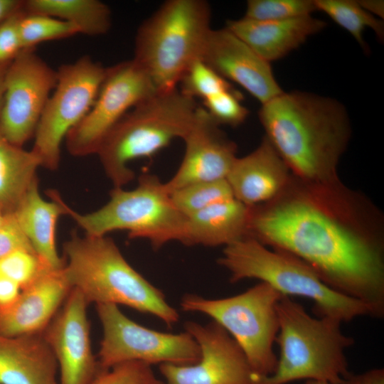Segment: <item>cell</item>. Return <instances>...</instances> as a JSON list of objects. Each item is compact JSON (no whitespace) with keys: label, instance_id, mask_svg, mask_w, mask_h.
I'll return each instance as SVG.
<instances>
[{"label":"cell","instance_id":"cell-36","mask_svg":"<svg viewBox=\"0 0 384 384\" xmlns=\"http://www.w3.org/2000/svg\"><path fill=\"white\" fill-rule=\"evenodd\" d=\"M22 287L16 282L0 274V310L11 306L18 298Z\"/></svg>","mask_w":384,"mask_h":384},{"label":"cell","instance_id":"cell-16","mask_svg":"<svg viewBox=\"0 0 384 384\" xmlns=\"http://www.w3.org/2000/svg\"><path fill=\"white\" fill-rule=\"evenodd\" d=\"M200 59L226 80L240 85L261 105L283 92L270 63L225 27L211 28Z\"/></svg>","mask_w":384,"mask_h":384},{"label":"cell","instance_id":"cell-4","mask_svg":"<svg viewBox=\"0 0 384 384\" xmlns=\"http://www.w3.org/2000/svg\"><path fill=\"white\" fill-rule=\"evenodd\" d=\"M195 99L178 88L157 91L130 110L101 144L98 155L114 187H122L134 178L129 164L151 158L189 131L197 109Z\"/></svg>","mask_w":384,"mask_h":384},{"label":"cell","instance_id":"cell-34","mask_svg":"<svg viewBox=\"0 0 384 384\" xmlns=\"http://www.w3.org/2000/svg\"><path fill=\"white\" fill-rule=\"evenodd\" d=\"M23 9L0 25V65H8L23 50L18 31V22Z\"/></svg>","mask_w":384,"mask_h":384},{"label":"cell","instance_id":"cell-35","mask_svg":"<svg viewBox=\"0 0 384 384\" xmlns=\"http://www.w3.org/2000/svg\"><path fill=\"white\" fill-rule=\"evenodd\" d=\"M18 249L34 250L14 214L6 213L0 228V260Z\"/></svg>","mask_w":384,"mask_h":384},{"label":"cell","instance_id":"cell-3","mask_svg":"<svg viewBox=\"0 0 384 384\" xmlns=\"http://www.w3.org/2000/svg\"><path fill=\"white\" fill-rule=\"evenodd\" d=\"M66 277L89 304L124 305L149 314L171 327L179 314L164 294L127 261L114 241L73 232L63 244Z\"/></svg>","mask_w":384,"mask_h":384},{"label":"cell","instance_id":"cell-17","mask_svg":"<svg viewBox=\"0 0 384 384\" xmlns=\"http://www.w3.org/2000/svg\"><path fill=\"white\" fill-rule=\"evenodd\" d=\"M183 140V159L175 174L165 182L170 193L193 183L226 179L238 157L237 144L203 107H198Z\"/></svg>","mask_w":384,"mask_h":384},{"label":"cell","instance_id":"cell-22","mask_svg":"<svg viewBox=\"0 0 384 384\" xmlns=\"http://www.w3.org/2000/svg\"><path fill=\"white\" fill-rule=\"evenodd\" d=\"M47 194L49 201L41 197L36 178L12 213L41 259L52 269H61L64 260L57 250L56 226L63 211L51 190Z\"/></svg>","mask_w":384,"mask_h":384},{"label":"cell","instance_id":"cell-39","mask_svg":"<svg viewBox=\"0 0 384 384\" xmlns=\"http://www.w3.org/2000/svg\"><path fill=\"white\" fill-rule=\"evenodd\" d=\"M361 6L366 11L380 19L384 17V1L380 0L358 1Z\"/></svg>","mask_w":384,"mask_h":384},{"label":"cell","instance_id":"cell-19","mask_svg":"<svg viewBox=\"0 0 384 384\" xmlns=\"http://www.w3.org/2000/svg\"><path fill=\"white\" fill-rule=\"evenodd\" d=\"M291 176L288 166L264 136L255 150L235 159L226 180L234 197L252 207L275 198Z\"/></svg>","mask_w":384,"mask_h":384},{"label":"cell","instance_id":"cell-23","mask_svg":"<svg viewBox=\"0 0 384 384\" xmlns=\"http://www.w3.org/2000/svg\"><path fill=\"white\" fill-rule=\"evenodd\" d=\"M250 207L235 198L186 217L182 244L225 247L247 237Z\"/></svg>","mask_w":384,"mask_h":384},{"label":"cell","instance_id":"cell-24","mask_svg":"<svg viewBox=\"0 0 384 384\" xmlns=\"http://www.w3.org/2000/svg\"><path fill=\"white\" fill-rule=\"evenodd\" d=\"M41 166L32 151L13 144L0 133V208L5 213H13L37 178Z\"/></svg>","mask_w":384,"mask_h":384},{"label":"cell","instance_id":"cell-1","mask_svg":"<svg viewBox=\"0 0 384 384\" xmlns=\"http://www.w3.org/2000/svg\"><path fill=\"white\" fill-rule=\"evenodd\" d=\"M247 237L305 262L329 287L384 314V219L363 193L339 179L292 174L273 200L250 207Z\"/></svg>","mask_w":384,"mask_h":384},{"label":"cell","instance_id":"cell-41","mask_svg":"<svg viewBox=\"0 0 384 384\" xmlns=\"http://www.w3.org/2000/svg\"><path fill=\"white\" fill-rule=\"evenodd\" d=\"M305 384H331L325 381H319V380H306Z\"/></svg>","mask_w":384,"mask_h":384},{"label":"cell","instance_id":"cell-8","mask_svg":"<svg viewBox=\"0 0 384 384\" xmlns=\"http://www.w3.org/2000/svg\"><path fill=\"white\" fill-rule=\"evenodd\" d=\"M63 215L69 216L89 236H105L126 230L129 238L147 240L154 250L171 241L182 242L186 217L174 206L165 183L153 174H143L136 188L114 187L110 200L100 208L80 213L53 190Z\"/></svg>","mask_w":384,"mask_h":384},{"label":"cell","instance_id":"cell-33","mask_svg":"<svg viewBox=\"0 0 384 384\" xmlns=\"http://www.w3.org/2000/svg\"><path fill=\"white\" fill-rule=\"evenodd\" d=\"M90 384H164L151 366L141 361L119 363L102 370Z\"/></svg>","mask_w":384,"mask_h":384},{"label":"cell","instance_id":"cell-7","mask_svg":"<svg viewBox=\"0 0 384 384\" xmlns=\"http://www.w3.org/2000/svg\"><path fill=\"white\" fill-rule=\"evenodd\" d=\"M211 9L205 0H168L139 26L133 59L158 91L177 87L199 59L211 30Z\"/></svg>","mask_w":384,"mask_h":384},{"label":"cell","instance_id":"cell-26","mask_svg":"<svg viewBox=\"0 0 384 384\" xmlns=\"http://www.w3.org/2000/svg\"><path fill=\"white\" fill-rule=\"evenodd\" d=\"M316 11L326 14L334 22L347 31L363 50L369 52L363 33L370 28L381 41L384 38L383 21L373 16L354 0H314Z\"/></svg>","mask_w":384,"mask_h":384},{"label":"cell","instance_id":"cell-31","mask_svg":"<svg viewBox=\"0 0 384 384\" xmlns=\"http://www.w3.org/2000/svg\"><path fill=\"white\" fill-rule=\"evenodd\" d=\"M48 268L34 250L28 249L16 250L0 260V274L16 282L22 289Z\"/></svg>","mask_w":384,"mask_h":384},{"label":"cell","instance_id":"cell-20","mask_svg":"<svg viewBox=\"0 0 384 384\" xmlns=\"http://www.w3.org/2000/svg\"><path fill=\"white\" fill-rule=\"evenodd\" d=\"M326 26L321 19L306 15L277 21H255L243 17L228 20L225 27L270 63L300 47Z\"/></svg>","mask_w":384,"mask_h":384},{"label":"cell","instance_id":"cell-15","mask_svg":"<svg viewBox=\"0 0 384 384\" xmlns=\"http://www.w3.org/2000/svg\"><path fill=\"white\" fill-rule=\"evenodd\" d=\"M89 304L78 289L72 288L43 331L58 363L59 384H90L102 370L92 350Z\"/></svg>","mask_w":384,"mask_h":384},{"label":"cell","instance_id":"cell-29","mask_svg":"<svg viewBox=\"0 0 384 384\" xmlns=\"http://www.w3.org/2000/svg\"><path fill=\"white\" fill-rule=\"evenodd\" d=\"M179 89L184 95L203 100L219 92L233 89L229 81L222 78L200 58L196 60L183 75Z\"/></svg>","mask_w":384,"mask_h":384},{"label":"cell","instance_id":"cell-13","mask_svg":"<svg viewBox=\"0 0 384 384\" xmlns=\"http://www.w3.org/2000/svg\"><path fill=\"white\" fill-rule=\"evenodd\" d=\"M57 83L53 69L35 49H23L7 65L0 112V133L23 147L34 136L45 106Z\"/></svg>","mask_w":384,"mask_h":384},{"label":"cell","instance_id":"cell-10","mask_svg":"<svg viewBox=\"0 0 384 384\" xmlns=\"http://www.w3.org/2000/svg\"><path fill=\"white\" fill-rule=\"evenodd\" d=\"M105 71L88 55L58 68L57 83L38 124L31 149L41 166L51 171L59 167L62 143L92 107Z\"/></svg>","mask_w":384,"mask_h":384},{"label":"cell","instance_id":"cell-9","mask_svg":"<svg viewBox=\"0 0 384 384\" xmlns=\"http://www.w3.org/2000/svg\"><path fill=\"white\" fill-rule=\"evenodd\" d=\"M282 295L267 283H260L235 296L206 299L186 294L181 309L204 314L222 326L244 352L260 375H272L278 357L273 350L279 331L277 305Z\"/></svg>","mask_w":384,"mask_h":384},{"label":"cell","instance_id":"cell-40","mask_svg":"<svg viewBox=\"0 0 384 384\" xmlns=\"http://www.w3.org/2000/svg\"><path fill=\"white\" fill-rule=\"evenodd\" d=\"M8 65H0V112H1V106H2L3 97H4V75H5L6 69Z\"/></svg>","mask_w":384,"mask_h":384},{"label":"cell","instance_id":"cell-38","mask_svg":"<svg viewBox=\"0 0 384 384\" xmlns=\"http://www.w3.org/2000/svg\"><path fill=\"white\" fill-rule=\"evenodd\" d=\"M23 1L21 0H0V25L6 19L21 11Z\"/></svg>","mask_w":384,"mask_h":384},{"label":"cell","instance_id":"cell-42","mask_svg":"<svg viewBox=\"0 0 384 384\" xmlns=\"http://www.w3.org/2000/svg\"><path fill=\"white\" fill-rule=\"evenodd\" d=\"M6 215V213H5L4 210L0 208V228L5 220Z\"/></svg>","mask_w":384,"mask_h":384},{"label":"cell","instance_id":"cell-21","mask_svg":"<svg viewBox=\"0 0 384 384\" xmlns=\"http://www.w3.org/2000/svg\"><path fill=\"white\" fill-rule=\"evenodd\" d=\"M58 366L43 333L0 335V384H59Z\"/></svg>","mask_w":384,"mask_h":384},{"label":"cell","instance_id":"cell-2","mask_svg":"<svg viewBox=\"0 0 384 384\" xmlns=\"http://www.w3.org/2000/svg\"><path fill=\"white\" fill-rule=\"evenodd\" d=\"M265 136L291 174L304 181L339 180L337 169L351 136L345 107L338 100L303 92H282L262 106Z\"/></svg>","mask_w":384,"mask_h":384},{"label":"cell","instance_id":"cell-12","mask_svg":"<svg viewBox=\"0 0 384 384\" xmlns=\"http://www.w3.org/2000/svg\"><path fill=\"white\" fill-rule=\"evenodd\" d=\"M157 91L150 77L133 58L106 68L92 107L65 139L68 152L75 156L96 154L118 122Z\"/></svg>","mask_w":384,"mask_h":384},{"label":"cell","instance_id":"cell-27","mask_svg":"<svg viewBox=\"0 0 384 384\" xmlns=\"http://www.w3.org/2000/svg\"><path fill=\"white\" fill-rule=\"evenodd\" d=\"M170 193L174 206L186 217L235 198L226 179L193 183Z\"/></svg>","mask_w":384,"mask_h":384},{"label":"cell","instance_id":"cell-32","mask_svg":"<svg viewBox=\"0 0 384 384\" xmlns=\"http://www.w3.org/2000/svg\"><path fill=\"white\" fill-rule=\"evenodd\" d=\"M242 99V95L233 88L204 100L203 108L218 125L235 127L242 124L249 114Z\"/></svg>","mask_w":384,"mask_h":384},{"label":"cell","instance_id":"cell-25","mask_svg":"<svg viewBox=\"0 0 384 384\" xmlns=\"http://www.w3.org/2000/svg\"><path fill=\"white\" fill-rule=\"evenodd\" d=\"M23 9L65 21L90 36L107 33L112 24L110 9L99 0H26Z\"/></svg>","mask_w":384,"mask_h":384},{"label":"cell","instance_id":"cell-11","mask_svg":"<svg viewBox=\"0 0 384 384\" xmlns=\"http://www.w3.org/2000/svg\"><path fill=\"white\" fill-rule=\"evenodd\" d=\"M96 310L103 333L97 357L102 370L127 361L187 366L201 358L198 344L186 331L169 334L144 327L115 304H97Z\"/></svg>","mask_w":384,"mask_h":384},{"label":"cell","instance_id":"cell-14","mask_svg":"<svg viewBox=\"0 0 384 384\" xmlns=\"http://www.w3.org/2000/svg\"><path fill=\"white\" fill-rule=\"evenodd\" d=\"M184 327L198 344L201 358L192 365H159L164 384L262 383L265 377L252 368L240 346L219 324L187 321Z\"/></svg>","mask_w":384,"mask_h":384},{"label":"cell","instance_id":"cell-37","mask_svg":"<svg viewBox=\"0 0 384 384\" xmlns=\"http://www.w3.org/2000/svg\"><path fill=\"white\" fill-rule=\"evenodd\" d=\"M341 384H384V370L373 368L359 374L350 373Z\"/></svg>","mask_w":384,"mask_h":384},{"label":"cell","instance_id":"cell-6","mask_svg":"<svg viewBox=\"0 0 384 384\" xmlns=\"http://www.w3.org/2000/svg\"><path fill=\"white\" fill-rule=\"evenodd\" d=\"M218 263L228 271L232 283L257 279L283 296L308 298L314 302L313 310L318 317L343 323L359 316H372L365 304L327 286L299 257L284 250L270 249L252 238L245 237L225 247Z\"/></svg>","mask_w":384,"mask_h":384},{"label":"cell","instance_id":"cell-30","mask_svg":"<svg viewBox=\"0 0 384 384\" xmlns=\"http://www.w3.org/2000/svg\"><path fill=\"white\" fill-rule=\"evenodd\" d=\"M316 11L314 0H249L244 18L277 21L311 15Z\"/></svg>","mask_w":384,"mask_h":384},{"label":"cell","instance_id":"cell-28","mask_svg":"<svg viewBox=\"0 0 384 384\" xmlns=\"http://www.w3.org/2000/svg\"><path fill=\"white\" fill-rule=\"evenodd\" d=\"M21 43L23 49H35L43 42L70 38L79 33L73 24L48 15L23 13L18 22Z\"/></svg>","mask_w":384,"mask_h":384},{"label":"cell","instance_id":"cell-18","mask_svg":"<svg viewBox=\"0 0 384 384\" xmlns=\"http://www.w3.org/2000/svg\"><path fill=\"white\" fill-rule=\"evenodd\" d=\"M71 289L63 267L46 270L22 289L11 306L0 310V335L43 333Z\"/></svg>","mask_w":384,"mask_h":384},{"label":"cell","instance_id":"cell-5","mask_svg":"<svg viewBox=\"0 0 384 384\" xmlns=\"http://www.w3.org/2000/svg\"><path fill=\"white\" fill-rule=\"evenodd\" d=\"M280 354L274 372L261 384H287L306 379L341 384L350 373L345 354L353 345L341 329V322L313 317L302 305L282 296L277 303Z\"/></svg>","mask_w":384,"mask_h":384}]
</instances>
